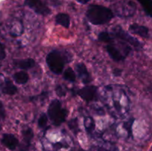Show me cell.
Masks as SVG:
<instances>
[{
    "mask_svg": "<svg viewBox=\"0 0 152 151\" xmlns=\"http://www.w3.org/2000/svg\"><path fill=\"white\" fill-rule=\"evenodd\" d=\"M84 126L86 132L88 134H92L95 129V121L91 116H86L84 118Z\"/></svg>",
    "mask_w": 152,
    "mask_h": 151,
    "instance_id": "cell-18",
    "label": "cell"
},
{
    "mask_svg": "<svg viewBox=\"0 0 152 151\" xmlns=\"http://www.w3.org/2000/svg\"><path fill=\"white\" fill-rule=\"evenodd\" d=\"M0 130H1V126H0Z\"/></svg>",
    "mask_w": 152,
    "mask_h": 151,
    "instance_id": "cell-31",
    "label": "cell"
},
{
    "mask_svg": "<svg viewBox=\"0 0 152 151\" xmlns=\"http://www.w3.org/2000/svg\"><path fill=\"white\" fill-rule=\"evenodd\" d=\"M76 73L71 68H68L65 70L63 73V78L70 82H74L76 81Z\"/></svg>",
    "mask_w": 152,
    "mask_h": 151,
    "instance_id": "cell-20",
    "label": "cell"
},
{
    "mask_svg": "<svg viewBox=\"0 0 152 151\" xmlns=\"http://www.w3.org/2000/svg\"><path fill=\"white\" fill-rule=\"evenodd\" d=\"M86 16L92 25H101L112 20L114 14L112 10L108 7L98 4H91L86 11Z\"/></svg>",
    "mask_w": 152,
    "mask_h": 151,
    "instance_id": "cell-1",
    "label": "cell"
},
{
    "mask_svg": "<svg viewBox=\"0 0 152 151\" xmlns=\"http://www.w3.org/2000/svg\"><path fill=\"white\" fill-rule=\"evenodd\" d=\"M111 33L114 38H119V39L122 40L126 43H129L130 45L134 47L137 50H140L143 47V44L140 41H138L137 38H134L132 35L128 33L119 25H117V26L113 28L112 32Z\"/></svg>",
    "mask_w": 152,
    "mask_h": 151,
    "instance_id": "cell-4",
    "label": "cell"
},
{
    "mask_svg": "<svg viewBox=\"0 0 152 151\" xmlns=\"http://www.w3.org/2000/svg\"><path fill=\"white\" fill-rule=\"evenodd\" d=\"M1 143L5 147L10 150H14L19 146V139L13 134L10 133H4L1 137Z\"/></svg>",
    "mask_w": 152,
    "mask_h": 151,
    "instance_id": "cell-10",
    "label": "cell"
},
{
    "mask_svg": "<svg viewBox=\"0 0 152 151\" xmlns=\"http://www.w3.org/2000/svg\"><path fill=\"white\" fill-rule=\"evenodd\" d=\"M71 151H86V150H84L82 149V148H77V149L72 150H71Z\"/></svg>",
    "mask_w": 152,
    "mask_h": 151,
    "instance_id": "cell-30",
    "label": "cell"
},
{
    "mask_svg": "<svg viewBox=\"0 0 152 151\" xmlns=\"http://www.w3.org/2000/svg\"><path fill=\"white\" fill-rule=\"evenodd\" d=\"M55 21H56V25H61L65 28H69L71 19H70L69 15H68L67 13H58L55 18Z\"/></svg>",
    "mask_w": 152,
    "mask_h": 151,
    "instance_id": "cell-15",
    "label": "cell"
},
{
    "mask_svg": "<svg viewBox=\"0 0 152 151\" xmlns=\"http://www.w3.org/2000/svg\"><path fill=\"white\" fill-rule=\"evenodd\" d=\"M134 121V118H131L130 119L128 120L127 121L124 122L123 124V127L125 128V130L127 131L128 136L129 137L132 136V125H133V123Z\"/></svg>",
    "mask_w": 152,
    "mask_h": 151,
    "instance_id": "cell-24",
    "label": "cell"
},
{
    "mask_svg": "<svg viewBox=\"0 0 152 151\" xmlns=\"http://www.w3.org/2000/svg\"><path fill=\"white\" fill-rule=\"evenodd\" d=\"M13 65L22 70L31 69L36 65V62L31 58L24 59H16L13 60Z\"/></svg>",
    "mask_w": 152,
    "mask_h": 151,
    "instance_id": "cell-13",
    "label": "cell"
},
{
    "mask_svg": "<svg viewBox=\"0 0 152 151\" xmlns=\"http://www.w3.org/2000/svg\"><path fill=\"white\" fill-rule=\"evenodd\" d=\"M89 151H119V149L113 144L105 143L102 144L92 146Z\"/></svg>",
    "mask_w": 152,
    "mask_h": 151,
    "instance_id": "cell-16",
    "label": "cell"
},
{
    "mask_svg": "<svg viewBox=\"0 0 152 151\" xmlns=\"http://www.w3.org/2000/svg\"><path fill=\"white\" fill-rule=\"evenodd\" d=\"M75 70L77 72L79 78L83 81L84 84H88L92 81V78L87 68L83 62L77 63L75 65Z\"/></svg>",
    "mask_w": 152,
    "mask_h": 151,
    "instance_id": "cell-8",
    "label": "cell"
},
{
    "mask_svg": "<svg viewBox=\"0 0 152 151\" xmlns=\"http://www.w3.org/2000/svg\"><path fill=\"white\" fill-rule=\"evenodd\" d=\"M129 30L134 34L140 36L145 38H150V31L148 27L143 25H138V24H132L129 26Z\"/></svg>",
    "mask_w": 152,
    "mask_h": 151,
    "instance_id": "cell-12",
    "label": "cell"
},
{
    "mask_svg": "<svg viewBox=\"0 0 152 151\" xmlns=\"http://www.w3.org/2000/svg\"><path fill=\"white\" fill-rule=\"evenodd\" d=\"M122 70L120 69H114V74L115 76H119L121 75Z\"/></svg>",
    "mask_w": 152,
    "mask_h": 151,
    "instance_id": "cell-28",
    "label": "cell"
},
{
    "mask_svg": "<svg viewBox=\"0 0 152 151\" xmlns=\"http://www.w3.org/2000/svg\"><path fill=\"white\" fill-rule=\"evenodd\" d=\"M136 4L132 1H121L116 3L114 9L120 17H132L136 11Z\"/></svg>",
    "mask_w": 152,
    "mask_h": 151,
    "instance_id": "cell-5",
    "label": "cell"
},
{
    "mask_svg": "<svg viewBox=\"0 0 152 151\" xmlns=\"http://www.w3.org/2000/svg\"><path fill=\"white\" fill-rule=\"evenodd\" d=\"M114 37L111 35V33L107 32V31H102V32L99 33V35H98V39L99 41H102V42L105 43H112L114 42Z\"/></svg>",
    "mask_w": 152,
    "mask_h": 151,
    "instance_id": "cell-19",
    "label": "cell"
},
{
    "mask_svg": "<svg viewBox=\"0 0 152 151\" xmlns=\"http://www.w3.org/2000/svg\"><path fill=\"white\" fill-rule=\"evenodd\" d=\"M22 144L21 147V150L26 151L31 145L32 139L34 138V131L31 127H26L22 131Z\"/></svg>",
    "mask_w": 152,
    "mask_h": 151,
    "instance_id": "cell-11",
    "label": "cell"
},
{
    "mask_svg": "<svg viewBox=\"0 0 152 151\" xmlns=\"http://www.w3.org/2000/svg\"><path fill=\"white\" fill-rule=\"evenodd\" d=\"M17 87L10 78H6L4 79V84L1 87V92L3 93L6 95H10V96H13L17 93Z\"/></svg>",
    "mask_w": 152,
    "mask_h": 151,
    "instance_id": "cell-14",
    "label": "cell"
},
{
    "mask_svg": "<svg viewBox=\"0 0 152 151\" xmlns=\"http://www.w3.org/2000/svg\"><path fill=\"white\" fill-rule=\"evenodd\" d=\"M48 117L47 114L42 113L38 119V127L40 129L45 130L48 127Z\"/></svg>",
    "mask_w": 152,
    "mask_h": 151,
    "instance_id": "cell-23",
    "label": "cell"
},
{
    "mask_svg": "<svg viewBox=\"0 0 152 151\" xmlns=\"http://www.w3.org/2000/svg\"><path fill=\"white\" fill-rule=\"evenodd\" d=\"M68 127L70 128V130L74 133V134L77 135V133L80 132V127H79V124H78V120L77 118H72V119L70 120L68 123Z\"/></svg>",
    "mask_w": 152,
    "mask_h": 151,
    "instance_id": "cell-22",
    "label": "cell"
},
{
    "mask_svg": "<svg viewBox=\"0 0 152 151\" xmlns=\"http://www.w3.org/2000/svg\"><path fill=\"white\" fill-rule=\"evenodd\" d=\"M25 4L37 14L48 16L50 13V8L42 0H25Z\"/></svg>",
    "mask_w": 152,
    "mask_h": 151,
    "instance_id": "cell-6",
    "label": "cell"
},
{
    "mask_svg": "<svg viewBox=\"0 0 152 151\" xmlns=\"http://www.w3.org/2000/svg\"><path fill=\"white\" fill-rule=\"evenodd\" d=\"M6 57L5 48H4V44L0 42V60H3Z\"/></svg>",
    "mask_w": 152,
    "mask_h": 151,
    "instance_id": "cell-26",
    "label": "cell"
},
{
    "mask_svg": "<svg viewBox=\"0 0 152 151\" xmlns=\"http://www.w3.org/2000/svg\"><path fill=\"white\" fill-rule=\"evenodd\" d=\"M62 52L59 50H53L46 56V63L49 69L54 74L59 75L63 71L65 65L68 61Z\"/></svg>",
    "mask_w": 152,
    "mask_h": 151,
    "instance_id": "cell-3",
    "label": "cell"
},
{
    "mask_svg": "<svg viewBox=\"0 0 152 151\" xmlns=\"http://www.w3.org/2000/svg\"><path fill=\"white\" fill-rule=\"evenodd\" d=\"M142 4L145 14L149 17H151L152 11V1L151 0H137Z\"/></svg>",
    "mask_w": 152,
    "mask_h": 151,
    "instance_id": "cell-21",
    "label": "cell"
},
{
    "mask_svg": "<svg viewBox=\"0 0 152 151\" xmlns=\"http://www.w3.org/2000/svg\"><path fill=\"white\" fill-rule=\"evenodd\" d=\"M55 91H56V94H57L59 97H63V96H66L67 91L66 90H65V87L62 85H60V84L56 86V88H55Z\"/></svg>",
    "mask_w": 152,
    "mask_h": 151,
    "instance_id": "cell-25",
    "label": "cell"
},
{
    "mask_svg": "<svg viewBox=\"0 0 152 151\" xmlns=\"http://www.w3.org/2000/svg\"><path fill=\"white\" fill-rule=\"evenodd\" d=\"M77 94L87 102H91L95 100L97 96V87L96 86L88 85L79 89Z\"/></svg>",
    "mask_w": 152,
    "mask_h": 151,
    "instance_id": "cell-7",
    "label": "cell"
},
{
    "mask_svg": "<svg viewBox=\"0 0 152 151\" xmlns=\"http://www.w3.org/2000/svg\"><path fill=\"white\" fill-rule=\"evenodd\" d=\"M13 78L19 84H25L29 80V75L25 71H19L13 75Z\"/></svg>",
    "mask_w": 152,
    "mask_h": 151,
    "instance_id": "cell-17",
    "label": "cell"
},
{
    "mask_svg": "<svg viewBox=\"0 0 152 151\" xmlns=\"http://www.w3.org/2000/svg\"><path fill=\"white\" fill-rule=\"evenodd\" d=\"M68 115V111L62 107V103L58 99H53L50 103L48 109V117L52 124L59 126L65 121Z\"/></svg>",
    "mask_w": 152,
    "mask_h": 151,
    "instance_id": "cell-2",
    "label": "cell"
},
{
    "mask_svg": "<svg viewBox=\"0 0 152 151\" xmlns=\"http://www.w3.org/2000/svg\"><path fill=\"white\" fill-rule=\"evenodd\" d=\"M106 50L110 57L115 62H121L126 59V56L120 51L117 46H116V44H114L113 42L107 44Z\"/></svg>",
    "mask_w": 152,
    "mask_h": 151,
    "instance_id": "cell-9",
    "label": "cell"
},
{
    "mask_svg": "<svg viewBox=\"0 0 152 151\" xmlns=\"http://www.w3.org/2000/svg\"><path fill=\"white\" fill-rule=\"evenodd\" d=\"M77 1H78L79 3H80V4H87L88 1H90L91 0H76Z\"/></svg>",
    "mask_w": 152,
    "mask_h": 151,
    "instance_id": "cell-29",
    "label": "cell"
},
{
    "mask_svg": "<svg viewBox=\"0 0 152 151\" xmlns=\"http://www.w3.org/2000/svg\"><path fill=\"white\" fill-rule=\"evenodd\" d=\"M5 117V110H4V105L1 102H0V118L3 119Z\"/></svg>",
    "mask_w": 152,
    "mask_h": 151,
    "instance_id": "cell-27",
    "label": "cell"
}]
</instances>
